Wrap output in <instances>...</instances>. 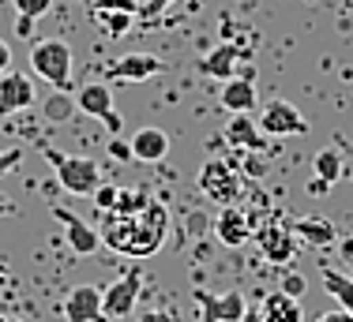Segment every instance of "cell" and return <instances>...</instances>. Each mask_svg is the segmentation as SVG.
I'll return each instance as SVG.
<instances>
[{"label": "cell", "mask_w": 353, "mask_h": 322, "mask_svg": "<svg viewBox=\"0 0 353 322\" xmlns=\"http://www.w3.org/2000/svg\"><path fill=\"white\" fill-rule=\"evenodd\" d=\"M98 236H102V248L117 251V255L147 259V255H154L165 244V236H170V210H165L162 199H150L143 210H136V214L105 210Z\"/></svg>", "instance_id": "obj_1"}, {"label": "cell", "mask_w": 353, "mask_h": 322, "mask_svg": "<svg viewBox=\"0 0 353 322\" xmlns=\"http://www.w3.org/2000/svg\"><path fill=\"white\" fill-rule=\"evenodd\" d=\"M199 191L207 195L218 206H237L248 191V176L241 173V165L233 158H211L199 165V176H196Z\"/></svg>", "instance_id": "obj_2"}, {"label": "cell", "mask_w": 353, "mask_h": 322, "mask_svg": "<svg viewBox=\"0 0 353 322\" xmlns=\"http://www.w3.org/2000/svg\"><path fill=\"white\" fill-rule=\"evenodd\" d=\"M46 161L57 173V184L68 195H94L98 184H102V169L90 158H75V154H64V150H46Z\"/></svg>", "instance_id": "obj_3"}, {"label": "cell", "mask_w": 353, "mask_h": 322, "mask_svg": "<svg viewBox=\"0 0 353 322\" xmlns=\"http://www.w3.org/2000/svg\"><path fill=\"white\" fill-rule=\"evenodd\" d=\"M30 67L53 90H72V49L61 38H46L30 49Z\"/></svg>", "instance_id": "obj_4"}, {"label": "cell", "mask_w": 353, "mask_h": 322, "mask_svg": "<svg viewBox=\"0 0 353 322\" xmlns=\"http://www.w3.org/2000/svg\"><path fill=\"white\" fill-rule=\"evenodd\" d=\"M259 236V251H263L267 262H274V266H290V259L297 255V233H293V222H285L282 214H274L267 225L256 228Z\"/></svg>", "instance_id": "obj_5"}, {"label": "cell", "mask_w": 353, "mask_h": 322, "mask_svg": "<svg viewBox=\"0 0 353 322\" xmlns=\"http://www.w3.org/2000/svg\"><path fill=\"white\" fill-rule=\"evenodd\" d=\"M259 131L271 139H293V135H308V120L290 101H267L259 109Z\"/></svg>", "instance_id": "obj_6"}, {"label": "cell", "mask_w": 353, "mask_h": 322, "mask_svg": "<svg viewBox=\"0 0 353 322\" xmlns=\"http://www.w3.org/2000/svg\"><path fill=\"white\" fill-rule=\"evenodd\" d=\"M75 109L87 113V116H98V120L105 124V131H113V135H121V128H124L121 113L113 109V94H109L105 83H83V87L75 90Z\"/></svg>", "instance_id": "obj_7"}, {"label": "cell", "mask_w": 353, "mask_h": 322, "mask_svg": "<svg viewBox=\"0 0 353 322\" xmlns=\"http://www.w3.org/2000/svg\"><path fill=\"white\" fill-rule=\"evenodd\" d=\"M139 300H143V277L136 274V270H124V274L102 292L105 319H128Z\"/></svg>", "instance_id": "obj_8"}, {"label": "cell", "mask_w": 353, "mask_h": 322, "mask_svg": "<svg viewBox=\"0 0 353 322\" xmlns=\"http://www.w3.org/2000/svg\"><path fill=\"white\" fill-rule=\"evenodd\" d=\"M196 303H199V322H241L248 311L245 296L237 289H230V292H199L196 289Z\"/></svg>", "instance_id": "obj_9"}, {"label": "cell", "mask_w": 353, "mask_h": 322, "mask_svg": "<svg viewBox=\"0 0 353 322\" xmlns=\"http://www.w3.org/2000/svg\"><path fill=\"white\" fill-rule=\"evenodd\" d=\"M105 75L113 83H143V79L165 75V64L150 53H124V56H117V61L105 64Z\"/></svg>", "instance_id": "obj_10"}, {"label": "cell", "mask_w": 353, "mask_h": 322, "mask_svg": "<svg viewBox=\"0 0 353 322\" xmlns=\"http://www.w3.org/2000/svg\"><path fill=\"white\" fill-rule=\"evenodd\" d=\"M252 233H256V217L241 206H222V214L214 217V236L222 248H241L252 240Z\"/></svg>", "instance_id": "obj_11"}, {"label": "cell", "mask_w": 353, "mask_h": 322, "mask_svg": "<svg viewBox=\"0 0 353 322\" xmlns=\"http://www.w3.org/2000/svg\"><path fill=\"white\" fill-rule=\"evenodd\" d=\"M49 214L57 217V222L64 225V240H68V248L75 255H94L98 248H102V236H98V228H90L87 222H79V217L72 214L68 206H49Z\"/></svg>", "instance_id": "obj_12"}, {"label": "cell", "mask_w": 353, "mask_h": 322, "mask_svg": "<svg viewBox=\"0 0 353 322\" xmlns=\"http://www.w3.org/2000/svg\"><path fill=\"white\" fill-rule=\"evenodd\" d=\"M64 319L68 322H109L102 308V289L94 285H75L64 296Z\"/></svg>", "instance_id": "obj_13"}, {"label": "cell", "mask_w": 353, "mask_h": 322, "mask_svg": "<svg viewBox=\"0 0 353 322\" xmlns=\"http://www.w3.org/2000/svg\"><path fill=\"white\" fill-rule=\"evenodd\" d=\"M248 61V45H241V41H222V45H214L211 53L199 61L207 79H233L237 75V64Z\"/></svg>", "instance_id": "obj_14"}, {"label": "cell", "mask_w": 353, "mask_h": 322, "mask_svg": "<svg viewBox=\"0 0 353 322\" xmlns=\"http://www.w3.org/2000/svg\"><path fill=\"white\" fill-rule=\"evenodd\" d=\"M34 105V83L19 72H4L0 75V116H12L19 109Z\"/></svg>", "instance_id": "obj_15"}, {"label": "cell", "mask_w": 353, "mask_h": 322, "mask_svg": "<svg viewBox=\"0 0 353 322\" xmlns=\"http://www.w3.org/2000/svg\"><path fill=\"white\" fill-rule=\"evenodd\" d=\"M225 142H230L233 150H263L267 147V135L259 131V120H252L248 113H230Z\"/></svg>", "instance_id": "obj_16"}, {"label": "cell", "mask_w": 353, "mask_h": 322, "mask_svg": "<svg viewBox=\"0 0 353 322\" xmlns=\"http://www.w3.org/2000/svg\"><path fill=\"white\" fill-rule=\"evenodd\" d=\"M259 315H263V322H305V308H301L297 296H285L282 289H274L271 296H263Z\"/></svg>", "instance_id": "obj_17"}, {"label": "cell", "mask_w": 353, "mask_h": 322, "mask_svg": "<svg viewBox=\"0 0 353 322\" xmlns=\"http://www.w3.org/2000/svg\"><path fill=\"white\" fill-rule=\"evenodd\" d=\"M132 158L136 161H162L165 154H170V135H165L162 128H139L136 135H132Z\"/></svg>", "instance_id": "obj_18"}, {"label": "cell", "mask_w": 353, "mask_h": 322, "mask_svg": "<svg viewBox=\"0 0 353 322\" xmlns=\"http://www.w3.org/2000/svg\"><path fill=\"white\" fill-rule=\"evenodd\" d=\"M225 113H252L256 109V87H252V79H225L222 94H218Z\"/></svg>", "instance_id": "obj_19"}, {"label": "cell", "mask_w": 353, "mask_h": 322, "mask_svg": "<svg viewBox=\"0 0 353 322\" xmlns=\"http://www.w3.org/2000/svg\"><path fill=\"white\" fill-rule=\"evenodd\" d=\"M293 233H297V240L312 244V248H331V244H339V233H334V225H331V222H319V217L293 222Z\"/></svg>", "instance_id": "obj_20"}, {"label": "cell", "mask_w": 353, "mask_h": 322, "mask_svg": "<svg viewBox=\"0 0 353 322\" xmlns=\"http://www.w3.org/2000/svg\"><path fill=\"white\" fill-rule=\"evenodd\" d=\"M312 169H316V180L319 184H339L342 180V173H346V161H342V150L339 147H327V150H319V154L312 158Z\"/></svg>", "instance_id": "obj_21"}, {"label": "cell", "mask_w": 353, "mask_h": 322, "mask_svg": "<svg viewBox=\"0 0 353 322\" xmlns=\"http://www.w3.org/2000/svg\"><path fill=\"white\" fill-rule=\"evenodd\" d=\"M323 289L339 300V308L346 311V315H353V281L342 270H334V266H323Z\"/></svg>", "instance_id": "obj_22"}, {"label": "cell", "mask_w": 353, "mask_h": 322, "mask_svg": "<svg viewBox=\"0 0 353 322\" xmlns=\"http://www.w3.org/2000/svg\"><path fill=\"white\" fill-rule=\"evenodd\" d=\"M90 15H94V23L109 34V38H124V34L132 30V23L139 19V15H132V12H109V8H90Z\"/></svg>", "instance_id": "obj_23"}, {"label": "cell", "mask_w": 353, "mask_h": 322, "mask_svg": "<svg viewBox=\"0 0 353 322\" xmlns=\"http://www.w3.org/2000/svg\"><path fill=\"white\" fill-rule=\"evenodd\" d=\"M41 116H46L49 124H68L75 116V98L68 90H53V94L46 98V105H41Z\"/></svg>", "instance_id": "obj_24"}, {"label": "cell", "mask_w": 353, "mask_h": 322, "mask_svg": "<svg viewBox=\"0 0 353 322\" xmlns=\"http://www.w3.org/2000/svg\"><path fill=\"white\" fill-rule=\"evenodd\" d=\"M150 202V195L147 191H128V188H121V195H117V214H136V210H143Z\"/></svg>", "instance_id": "obj_25"}, {"label": "cell", "mask_w": 353, "mask_h": 322, "mask_svg": "<svg viewBox=\"0 0 353 322\" xmlns=\"http://www.w3.org/2000/svg\"><path fill=\"white\" fill-rule=\"evenodd\" d=\"M12 4H15V12L27 15V19H41V15L53 8V0H12Z\"/></svg>", "instance_id": "obj_26"}, {"label": "cell", "mask_w": 353, "mask_h": 322, "mask_svg": "<svg viewBox=\"0 0 353 322\" xmlns=\"http://www.w3.org/2000/svg\"><path fill=\"white\" fill-rule=\"evenodd\" d=\"M117 195H121V188H117V184H98V191L90 195V199H94V206L105 214V210L117 206Z\"/></svg>", "instance_id": "obj_27"}, {"label": "cell", "mask_w": 353, "mask_h": 322, "mask_svg": "<svg viewBox=\"0 0 353 322\" xmlns=\"http://www.w3.org/2000/svg\"><path fill=\"white\" fill-rule=\"evenodd\" d=\"M279 289H282L285 296H297V300H301V296H305V289H308V281H305V274H293V270H285Z\"/></svg>", "instance_id": "obj_28"}, {"label": "cell", "mask_w": 353, "mask_h": 322, "mask_svg": "<svg viewBox=\"0 0 353 322\" xmlns=\"http://www.w3.org/2000/svg\"><path fill=\"white\" fill-rule=\"evenodd\" d=\"M90 8H109V12H132V15H139V12H143L139 0H94Z\"/></svg>", "instance_id": "obj_29"}, {"label": "cell", "mask_w": 353, "mask_h": 322, "mask_svg": "<svg viewBox=\"0 0 353 322\" xmlns=\"http://www.w3.org/2000/svg\"><path fill=\"white\" fill-rule=\"evenodd\" d=\"M139 322H181V315L173 308H143Z\"/></svg>", "instance_id": "obj_30"}, {"label": "cell", "mask_w": 353, "mask_h": 322, "mask_svg": "<svg viewBox=\"0 0 353 322\" xmlns=\"http://www.w3.org/2000/svg\"><path fill=\"white\" fill-rule=\"evenodd\" d=\"M23 161V150L19 147H8V150H0V180H4L8 173H12L15 165Z\"/></svg>", "instance_id": "obj_31"}, {"label": "cell", "mask_w": 353, "mask_h": 322, "mask_svg": "<svg viewBox=\"0 0 353 322\" xmlns=\"http://www.w3.org/2000/svg\"><path fill=\"white\" fill-rule=\"evenodd\" d=\"M170 4H176V0H147L139 15H143V19H154V15H162L165 8H170Z\"/></svg>", "instance_id": "obj_32"}, {"label": "cell", "mask_w": 353, "mask_h": 322, "mask_svg": "<svg viewBox=\"0 0 353 322\" xmlns=\"http://www.w3.org/2000/svg\"><path fill=\"white\" fill-rule=\"evenodd\" d=\"M316 322H353V315H346V311L339 308V311H327V315H319Z\"/></svg>", "instance_id": "obj_33"}, {"label": "cell", "mask_w": 353, "mask_h": 322, "mask_svg": "<svg viewBox=\"0 0 353 322\" xmlns=\"http://www.w3.org/2000/svg\"><path fill=\"white\" fill-rule=\"evenodd\" d=\"M8 64H12V49H8V41L0 38V75L8 72Z\"/></svg>", "instance_id": "obj_34"}, {"label": "cell", "mask_w": 353, "mask_h": 322, "mask_svg": "<svg viewBox=\"0 0 353 322\" xmlns=\"http://www.w3.org/2000/svg\"><path fill=\"white\" fill-rule=\"evenodd\" d=\"M15 34H23V38H27V34H34V19L19 15V23H15Z\"/></svg>", "instance_id": "obj_35"}, {"label": "cell", "mask_w": 353, "mask_h": 322, "mask_svg": "<svg viewBox=\"0 0 353 322\" xmlns=\"http://www.w3.org/2000/svg\"><path fill=\"white\" fill-rule=\"evenodd\" d=\"M109 154H113V158H124V161H136V158H132V147H121V142H113V147H109Z\"/></svg>", "instance_id": "obj_36"}, {"label": "cell", "mask_w": 353, "mask_h": 322, "mask_svg": "<svg viewBox=\"0 0 353 322\" xmlns=\"http://www.w3.org/2000/svg\"><path fill=\"white\" fill-rule=\"evenodd\" d=\"M241 322H263V315H259V308H248V311H245V319H241Z\"/></svg>", "instance_id": "obj_37"}, {"label": "cell", "mask_w": 353, "mask_h": 322, "mask_svg": "<svg viewBox=\"0 0 353 322\" xmlns=\"http://www.w3.org/2000/svg\"><path fill=\"white\" fill-rule=\"evenodd\" d=\"M0 289H4V270H0Z\"/></svg>", "instance_id": "obj_38"}, {"label": "cell", "mask_w": 353, "mask_h": 322, "mask_svg": "<svg viewBox=\"0 0 353 322\" xmlns=\"http://www.w3.org/2000/svg\"><path fill=\"white\" fill-rule=\"evenodd\" d=\"M12 322H23V319H12Z\"/></svg>", "instance_id": "obj_39"}]
</instances>
